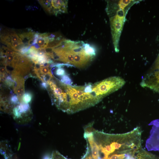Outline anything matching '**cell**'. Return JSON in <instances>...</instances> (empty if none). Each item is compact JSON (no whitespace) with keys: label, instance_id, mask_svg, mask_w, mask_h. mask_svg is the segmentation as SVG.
<instances>
[{"label":"cell","instance_id":"6da1fadb","mask_svg":"<svg viewBox=\"0 0 159 159\" xmlns=\"http://www.w3.org/2000/svg\"><path fill=\"white\" fill-rule=\"evenodd\" d=\"M125 13L124 10L119 9L116 15L110 19L113 44L116 52L119 51V42L125 22Z\"/></svg>","mask_w":159,"mask_h":159},{"label":"cell","instance_id":"7a4b0ae2","mask_svg":"<svg viewBox=\"0 0 159 159\" xmlns=\"http://www.w3.org/2000/svg\"><path fill=\"white\" fill-rule=\"evenodd\" d=\"M39 4L48 13L55 15L67 12V0H39Z\"/></svg>","mask_w":159,"mask_h":159},{"label":"cell","instance_id":"3957f363","mask_svg":"<svg viewBox=\"0 0 159 159\" xmlns=\"http://www.w3.org/2000/svg\"><path fill=\"white\" fill-rule=\"evenodd\" d=\"M140 85L159 93V70H151L143 77Z\"/></svg>","mask_w":159,"mask_h":159},{"label":"cell","instance_id":"277c9868","mask_svg":"<svg viewBox=\"0 0 159 159\" xmlns=\"http://www.w3.org/2000/svg\"><path fill=\"white\" fill-rule=\"evenodd\" d=\"M20 38L13 30H6L1 34V41L8 47L13 42L19 40Z\"/></svg>","mask_w":159,"mask_h":159},{"label":"cell","instance_id":"5b68a950","mask_svg":"<svg viewBox=\"0 0 159 159\" xmlns=\"http://www.w3.org/2000/svg\"><path fill=\"white\" fill-rule=\"evenodd\" d=\"M49 34L47 33L40 34L36 32L34 35V42L31 46L38 50L46 48L49 43Z\"/></svg>","mask_w":159,"mask_h":159},{"label":"cell","instance_id":"8992f818","mask_svg":"<svg viewBox=\"0 0 159 159\" xmlns=\"http://www.w3.org/2000/svg\"><path fill=\"white\" fill-rule=\"evenodd\" d=\"M73 65L77 67H84L88 65L93 58L86 52L74 54Z\"/></svg>","mask_w":159,"mask_h":159},{"label":"cell","instance_id":"52a82bcc","mask_svg":"<svg viewBox=\"0 0 159 159\" xmlns=\"http://www.w3.org/2000/svg\"><path fill=\"white\" fill-rule=\"evenodd\" d=\"M82 45L86 53L88 55L94 58L96 54L95 49L89 44L85 43L83 41Z\"/></svg>","mask_w":159,"mask_h":159},{"label":"cell","instance_id":"ba28073f","mask_svg":"<svg viewBox=\"0 0 159 159\" xmlns=\"http://www.w3.org/2000/svg\"><path fill=\"white\" fill-rule=\"evenodd\" d=\"M137 158V159H155L154 156L148 153L144 150L139 151Z\"/></svg>","mask_w":159,"mask_h":159},{"label":"cell","instance_id":"9c48e42d","mask_svg":"<svg viewBox=\"0 0 159 159\" xmlns=\"http://www.w3.org/2000/svg\"><path fill=\"white\" fill-rule=\"evenodd\" d=\"M134 1L131 0H120L118 2V6L120 9L124 10L125 8H127V6H129V5L133 3Z\"/></svg>","mask_w":159,"mask_h":159},{"label":"cell","instance_id":"30bf717a","mask_svg":"<svg viewBox=\"0 0 159 159\" xmlns=\"http://www.w3.org/2000/svg\"><path fill=\"white\" fill-rule=\"evenodd\" d=\"M128 154H132L129 153H113L110 155L107 159H125L127 155Z\"/></svg>","mask_w":159,"mask_h":159},{"label":"cell","instance_id":"8fae6325","mask_svg":"<svg viewBox=\"0 0 159 159\" xmlns=\"http://www.w3.org/2000/svg\"><path fill=\"white\" fill-rule=\"evenodd\" d=\"M32 98V93L29 92H26L23 95L22 97V100L23 102L26 104H29L31 102Z\"/></svg>","mask_w":159,"mask_h":159},{"label":"cell","instance_id":"7c38bea8","mask_svg":"<svg viewBox=\"0 0 159 159\" xmlns=\"http://www.w3.org/2000/svg\"><path fill=\"white\" fill-rule=\"evenodd\" d=\"M62 83L69 85H72V82L69 76L66 73L61 77L60 81Z\"/></svg>","mask_w":159,"mask_h":159},{"label":"cell","instance_id":"4fadbf2b","mask_svg":"<svg viewBox=\"0 0 159 159\" xmlns=\"http://www.w3.org/2000/svg\"><path fill=\"white\" fill-rule=\"evenodd\" d=\"M66 73L65 70L62 67L57 68L55 72V74L57 76L61 77Z\"/></svg>","mask_w":159,"mask_h":159},{"label":"cell","instance_id":"5bb4252c","mask_svg":"<svg viewBox=\"0 0 159 159\" xmlns=\"http://www.w3.org/2000/svg\"><path fill=\"white\" fill-rule=\"evenodd\" d=\"M40 71L41 74L42 75L52 73L51 70L48 67L42 66L40 69Z\"/></svg>","mask_w":159,"mask_h":159},{"label":"cell","instance_id":"9a60e30c","mask_svg":"<svg viewBox=\"0 0 159 159\" xmlns=\"http://www.w3.org/2000/svg\"><path fill=\"white\" fill-rule=\"evenodd\" d=\"M52 159H66L59 153L57 151L54 152L52 155Z\"/></svg>","mask_w":159,"mask_h":159},{"label":"cell","instance_id":"2e32d148","mask_svg":"<svg viewBox=\"0 0 159 159\" xmlns=\"http://www.w3.org/2000/svg\"><path fill=\"white\" fill-rule=\"evenodd\" d=\"M152 69L159 70V54L155 62L153 68Z\"/></svg>","mask_w":159,"mask_h":159},{"label":"cell","instance_id":"e0dca14e","mask_svg":"<svg viewBox=\"0 0 159 159\" xmlns=\"http://www.w3.org/2000/svg\"><path fill=\"white\" fill-rule=\"evenodd\" d=\"M0 71L1 74H4L7 72L6 68L3 67H0Z\"/></svg>","mask_w":159,"mask_h":159},{"label":"cell","instance_id":"ac0fdd59","mask_svg":"<svg viewBox=\"0 0 159 159\" xmlns=\"http://www.w3.org/2000/svg\"><path fill=\"white\" fill-rule=\"evenodd\" d=\"M48 84L46 82H42L41 84V86L42 88L44 89H47L48 86Z\"/></svg>","mask_w":159,"mask_h":159},{"label":"cell","instance_id":"d6986e66","mask_svg":"<svg viewBox=\"0 0 159 159\" xmlns=\"http://www.w3.org/2000/svg\"><path fill=\"white\" fill-rule=\"evenodd\" d=\"M43 159H52V156H50L48 155H47L44 157Z\"/></svg>","mask_w":159,"mask_h":159},{"label":"cell","instance_id":"ffe728a7","mask_svg":"<svg viewBox=\"0 0 159 159\" xmlns=\"http://www.w3.org/2000/svg\"><path fill=\"white\" fill-rule=\"evenodd\" d=\"M84 159H92V156L91 155H89Z\"/></svg>","mask_w":159,"mask_h":159}]
</instances>
